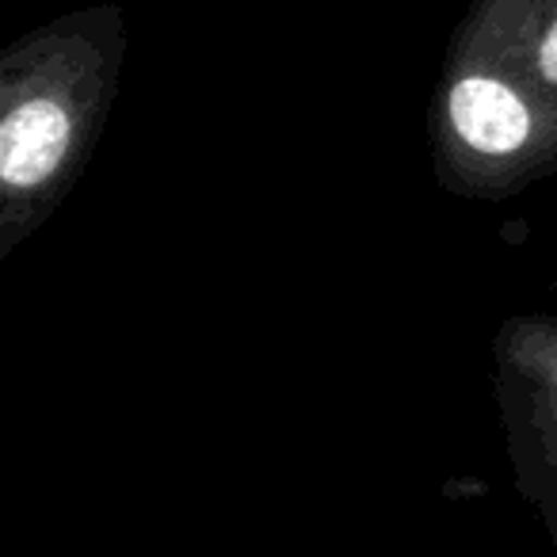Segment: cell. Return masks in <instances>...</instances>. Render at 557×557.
Returning a JSON list of instances; mask_svg holds the SVG:
<instances>
[{"label": "cell", "instance_id": "cell-3", "mask_svg": "<svg viewBox=\"0 0 557 557\" xmlns=\"http://www.w3.org/2000/svg\"><path fill=\"white\" fill-rule=\"evenodd\" d=\"M539 73L549 81V85H557V16H554V24L546 27V35H542V42H539Z\"/></svg>", "mask_w": 557, "mask_h": 557}, {"label": "cell", "instance_id": "cell-1", "mask_svg": "<svg viewBox=\"0 0 557 557\" xmlns=\"http://www.w3.org/2000/svg\"><path fill=\"white\" fill-rule=\"evenodd\" d=\"M447 111L458 138L485 157H511L531 138V111L523 96L496 77H462L450 88Z\"/></svg>", "mask_w": 557, "mask_h": 557}, {"label": "cell", "instance_id": "cell-2", "mask_svg": "<svg viewBox=\"0 0 557 557\" xmlns=\"http://www.w3.org/2000/svg\"><path fill=\"white\" fill-rule=\"evenodd\" d=\"M70 115L54 100H24L0 119V180L39 187L58 172L70 149Z\"/></svg>", "mask_w": 557, "mask_h": 557}]
</instances>
